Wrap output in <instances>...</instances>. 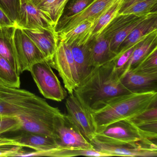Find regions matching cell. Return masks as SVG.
Instances as JSON below:
<instances>
[{
    "mask_svg": "<svg viewBox=\"0 0 157 157\" xmlns=\"http://www.w3.org/2000/svg\"><path fill=\"white\" fill-rule=\"evenodd\" d=\"M130 92L122 84L112 59L94 68L80 81L73 93L92 113L102 108L113 97Z\"/></svg>",
    "mask_w": 157,
    "mask_h": 157,
    "instance_id": "1",
    "label": "cell"
},
{
    "mask_svg": "<svg viewBox=\"0 0 157 157\" xmlns=\"http://www.w3.org/2000/svg\"><path fill=\"white\" fill-rule=\"evenodd\" d=\"M157 102V92L132 93L116 96L91 113L96 134L114 122L130 118Z\"/></svg>",
    "mask_w": 157,
    "mask_h": 157,
    "instance_id": "2",
    "label": "cell"
},
{
    "mask_svg": "<svg viewBox=\"0 0 157 157\" xmlns=\"http://www.w3.org/2000/svg\"><path fill=\"white\" fill-rule=\"evenodd\" d=\"M45 99L20 88L0 85V116L37 117L59 112Z\"/></svg>",
    "mask_w": 157,
    "mask_h": 157,
    "instance_id": "3",
    "label": "cell"
},
{
    "mask_svg": "<svg viewBox=\"0 0 157 157\" xmlns=\"http://www.w3.org/2000/svg\"><path fill=\"white\" fill-rule=\"evenodd\" d=\"M157 133L142 130L129 118L114 122L96 133L94 140L106 145H157Z\"/></svg>",
    "mask_w": 157,
    "mask_h": 157,
    "instance_id": "4",
    "label": "cell"
},
{
    "mask_svg": "<svg viewBox=\"0 0 157 157\" xmlns=\"http://www.w3.org/2000/svg\"><path fill=\"white\" fill-rule=\"evenodd\" d=\"M53 128L54 139L60 148L94 149L66 114L60 112L55 116Z\"/></svg>",
    "mask_w": 157,
    "mask_h": 157,
    "instance_id": "5",
    "label": "cell"
},
{
    "mask_svg": "<svg viewBox=\"0 0 157 157\" xmlns=\"http://www.w3.org/2000/svg\"><path fill=\"white\" fill-rule=\"evenodd\" d=\"M29 71L40 93L45 98L57 101H61L66 98L67 91L47 60L36 63Z\"/></svg>",
    "mask_w": 157,
    "mask_h": 157,
    "instance_id": "6",
    "label": "cell"
},
{
    "mask_svg": "<svg viewBox=\"0 0 157 157\" xmlns=\"http://www.w3.org/2000/svg\"><path fill=\"white\" fill-rule=\"evenodd\" d=\"M48 62L57 71L69 94L73 93L79 84L80 80L69 45L59 41L54 56Z\"/></svg>",
    "mask_w": 157,
    "mask_h": 157,
    "instance_id": "7",
    "label": "cell"
},
{
    "mask_svg": "<svg viewBox=\"0 0 157 157\" xmlns=\"http://www.w3.org/2000/svg\"><path fill=\"white\" fill-rule=\"evenodd\" d=\"M13 42L21 74L25 71H29L36 63L46 60L33 42L22 29L17 26L13 34Z\"/></svg>",
    "mask_w": 157,
    "mask_h": 157,
    "instance_id": "8",
    "label": "cell"
},
{
    "mask_svg": "<svg viewBox=\"0 0 157 157\" xmlns=\"http://www.w3.org/2000/svg\"><path fill=\"white\" fill-rule=\"evenodd\" d=\"M67 115L78 128L83 136L91 143L96 135V129L91 113L83 105L74 94H69L66 99Z\"/></svg>",
    "mask_w": 157,
    "mask_h": 157,
    "instance_id": "9",
    "label": "cell"
},
{
    "mask_svg": "<svg viewBox=\"0 0 157 157\" xmlns=\"http://www.w3.org/2000/svg\"><path fill=\"white\" fill-rule=\"evenodd\" d=\"M116 0H94L85 10L75 16L70 17L62 22L57 24L55 28L57 35L65 33L86 20L98 21L105 11Z\"/></svg>",
    "mask_w": 157,
    "mask_h": 157,
    "instance_id": "10",
    "label": "cell"
},
{
    "mask_svg": "<svg viewBox=\"0 0 157 157\" xmlns=\"http://www.w3.org/2000/svg\"><path fill=\"white\" fill-rule=\"evenodd\" d=\"M17 27L21 29L45 28L55 29L49 18L33 3L32 0H20Z\"/></svg>",
    "mask_w": 157,
    "mask_h": 157,
    "instance_id": "11",
    "label": "cell"
},
{
    "mask_svg": "<svg viewBox=\"0 0 157 157\" xmlns=\"http://www.w3.org/2000/svg\"><path fill=\"white\" fill-rule=\"evenodd\" d=\"M91 143L94 150L106 153L110 157H157V146L144 144L113 146L103 144L94 140Z\"/></svg>",
    "mask_w": 157,
    "mask_h": 157,
    "instance_id": "12",
    "label": "cell"
},
{
    "mask_svg": "<svg viewBox=\"0 0 157 157\" xmlns=\"http://www.w3.org/2000/svg\"><path fill=\"white\" fill-rule=\"evenodd\" d=\"M121 82L130 92H157V72L130 70L122 76Z\"/></svg>",
    "mask_w": 157,
    "mask_h": 157,
    "instance_id": "13",
    "label": "cell"
},
{
    "mask_svg": "<svg viewBox=\"0 0 157 157\" xmlns=\"http://www.w3.org/2000/svg\"><path fill=\"white\" fill-rule=\"evenodd\" d=\"M22 29L40 49L46 60L50 61L54 56L59 43L55 29L42 27Z\"/></svg>",
    "mask_w": 157,
    "mask_h": 157,
    "instance_id": "14",
    "label": "cell"
},
{
    "mask_svg": "<svg viewBox=\"0 0 157 157\" xmlns=\"http://www.w3.org/2000/svg\"><path fill=\"white\" fill-rule=\"evenodd\" d=\"M156 30H157V13H151L142 20L122 42L116 56L124 53Z\"/></svg>",
    "mask_w": 157,
    "mask_h": 157,
    "instance_id": "15",
    "label": "cell"
},
{
    "mask_svg": "<svg viewBox=\"0 0 157 157\" xmlns=\"http://www.w3.org/2000/svg\"><path fill=\"white\" fill-rule=\"evenodd\" d=\"M21 131V132L20 134L12 137L18 146L42 152L59 148L52 137L33 132Z\"/></svg>",
    "mask_w": 157,
    "mask_h": 157,
    "instance_id": "16",
    "label": "cell"
},
{
    "mask_svg": "<svg viewBox=\"0 0 157 157\" xmlns=\"http://www.w3.org/2000/svg\"><path fill=\"white\" fill-rule=\"evenodd\" d=\"M92 39L82 44L73 43L70 45L78 71L80 82L86 78L94 68L92 65L91 47Z\"/></svg>",
    "mask_w": 157,
    "mask_h": 157,
    "instance_id": "17",
    "label": "cell"
},
{
    "mask_svg": "<svg viewBox=\"0 0 157 157\" xmlns=\"http://www.w3.org/2000/svg\"><path fill=\"white\" fill-rule=\"evenodd\" d=\"M157 47V30H156L145 36L136 45L130 58L122 71L121 78L126 72L135 68L152 50Z\"/></svg>",
    "mask_w": 157,
    "mask_h": 157,
    "instance_id": "18",
    "label": "cell"
},
{
    "mask_svg": "<svg viewBox=\"0 0 157 157\" xmlns=\"http://www.w3.org/2000/svg\"><path fill=\"white\" fill-rule=\"evenodd\" d=\"M16 26L0 28V56L9 62L16 73L20 76L21 73L13 42V34Z\"/></svg>",
    "mask_w": 157,
    "mask_h": 157,
    "instance_id": "19",
    "label": "cell"
},
{
    "mask_svg": "<svg viewBox=\"0 0 157 157\" xmlns=\"http://www.w3.org/2000/svg\"><path fill=\"white\" fill-rule=\"evenodd\" d=\"M97 21L86 20L65 33L57 35L59 41L70 45L73 43L82 44L88 41L93 28Z\"/></svg>",
    "mask_w": 157,
    "mask_h": 157,
    "instance_id": "20",
    "label": "cell"
},
{
    "mask_svg": "<svg viewBox=\"0 0 157 157\" xmlns=\"http://www.w3.org/2000/svg\"><path fill=\"white\" fill-rule=\"evenodd\" d=\"M90 39L92 65L94 68L112 60L115 56L110 49L109 41L100 36Z\"/></svg>",
    "mask_w": 157,
    "mask_h": 157,
    "instance_id": "21",
    "label": "cell"
},
{
    "mask_svg": "<svg viewBox=\"0 0 157 157\" xmlns=\"http://www.w3.org/2000/svg\"><path fill=\"white\" fill-rule=\"evenodd\" d=\"M32 156H50V157H68L78 156H90V157H110L106 153L97 151L94 149L86 150L81 149H54L49 151H32Z\"/></svg>",
    "mask_w": 157,
    "mask_h": 157,
    "instance_id": "22",
    "label": "cell"
},
{
    "mask_svg": "<svg viewBox=\"0 0 157 157\" xmlns=\"http://www.w3.org/2000/svg\"><path fill=\"white\" fill-rule=\"evenodd\" d=\"M137 17L133 14H118L102 30L98 36L106 39L110 43L118 32Z\"/></svg>",
    "mask_w": 157,
    "mask_h": 157,
    "instance_id": "23",
    "label": "cell"
},
{
    "mask_svg": "<svg viewBox=\"0 0 157 157\" xmlns=\"http://www.w3.org/2000/svg\"><path fill=\"white\" fill-rule=\"evenodd\" d=\"M68 0H40L36 5L51 21L55 27Z\"/></svg>",
    "mask_w": 157,
    "mask_h": 157,
    "instance_id": "24",
    "label": "cell"
},
{
    "mask_svg": "<svg viewBox=\"0 0 157 157\" xmlns=\"http://www.w3.org/2000/svg\"><path fill=\"white\" fill-rule=\"evenodd\" d=\"M124 0H116L115 2L99 18L93 28L89 39L95 38L105 26L118 14Z\"/></svg>",
    "mask_w": 157,
    "mask_h": 157,
    "instance_id": "25",
    "label": "cell"
},
{
    "mask_svg": "<svg viewBox=\"0 0 157 157\" xmlns=\"http://www.w3.org/2000/svg\"><path fill=\"white\" fill-rule=\"evenodd\" d=\"M0 82L9 87L20 88V76L15 72L10 64L0 56Z\"/></svg>",
    "mask_w": 157,
    "mask_h": 157,
    "instance_id": "26",
    "label": "cell"
},
{
    "mask_svg": "<svg viewBox=\"0 0 157 157\" xmlns=\"http://www.w3.org/2000/svg\"><path fill=\"white\" fill-rule=\"evenodd\" d=\"M154 13H157V0H142L124 10L121 14L140 17Z\"/></svg>",
    "mask_w": 157,
    "mask_h": 157,
    "instance_id": "27",
    "label": "cell"
},
{
    "mask_svg": "<svg viewBox=\"0 0 157 157\" xmlns=\"http://www.w3.org/2000/svg\"><path fill=\"white\" fill-rule=\"evenodd\" d=\"M94 0H68L65 5L63 13L59 23L75 16L85 10ZM57 25V24H56Z\"/></svg>",
    "mask_w": 157,
    "mask_h": 157,
    "instance_id": "28",
    "label": "cell"
},
{
    "mask_svg": "<svg viewBox=\"0 0 157 157\" xmlns=\"http://www.w3.org/2000/svg\"><path fill=\"white\" fill-rule=\"evenodd\" d=\"M149 15V14H148ZM148 15L137 17L134 21L128 25L124 28L118 32L110 42V49L115 55H116L118 48L122 42L126 38L127 36L131 33V31Z\"/></svg>",
    "mask_w": 157,
    "mask_h": 157,
    "instance_id": "29",
    "label": "cell"
},
{
    "mask_svg": "<svg viewBox=\"0 0 157 157\" xmlns=\"http://www.w3.org/2000/svg\"><path fill=\"white\" fill-rule=\"evenodd\" d=\"M132 70L149 73L157 72V47L152 50L135 68Z\"/></svg>",
    "mask_w": 157,
    "mask_h": 157,
    "instance_id": "30",
    "label": "cell"
},
{
    "mask_svg": "<svg viewBox=\"0 0 157 157\" xmlns=\"http://www.w3.org/2000/svg\"><path fill=\"white\" fill-rule=\"evenodd\" d=\"M137 126L144 123L157 121V102L140 113L129 118Z\"/></svg>",
    "mask_w": 157,
    "mask_h": 157,
    "instance_id": "31",
    "label": "cell"
},
{
    "mask_svg": "<svg viewBox=\"0 0 157 157\" xmlns=\"http://www.w3.org/2000/svg\"><path fill=\"white\" fill-rule=\"evenodd\" d=\"M21 123L14 116H0V136L9 132L21 131Z\"/></svg>",
    "mask_w": 157,
    "mask_h": 157,
    "instance_id": "32",
    "label": "cell"
},
{
    "mask_svg": "<svg viewBox=\"0 0 157 157\" xmlns=\"http://www.w3.org/2000/svg\"><path fill=\"white\" fill-rule=\"evenodd\" d=\"M20 7V0H0L1 8L16 24Z\"/></svg>",
    "mask_w": 157,
    "mask_h": 157,
    "instance_id": "33",
    "label": "cell"
},
{
    "mask_svg": "<svg viewBox=\"0 0 157 157\" xmlns=\"http://www.w3.org/2000/svg\"><path fill=\"white\" fill-rule=\"evenodd\" d=\"M136 45L131 47L124 53L116 56L113 59V61L114 63L116 69L118 71V73L120 74L121 78V76H122V71L128 61V59L130 58V56L135 49Z\"/></svg>",
    "mask_w": 157,
    "mask_h": 157,
    "instance_id": "34",
    "label": "cell"
},
{
    "mask_svg": "<svg viewBox=\"0 0 157 157\" xmlns=\"http://www.w3.org/2000/svg\"><path fill=\"white\" fill-rule=\"evenodd\" d=\"M27 151L24 150L23 147L13 145L0 146V157H22Z\"/></svg>",
    "mask_w": 157,
    "mask_h": 157,
    "instance_id": "35",
    "label": "cell"
},
{
    "mask_svg": "<svg viewBox=\"0 0 157 157\" xmlns=\"http://www.w3.org/2000/svg\"><path fill=\"white\" fill-rule=\"evenodd\" d=\"M11 26H16V24L0 8V28Z\"/></svg>",
    "mask_w": 157,
    "mask_h": 157,
    "instance_id": "36",
    "label": "cell"
},
{
    "mask_svg": "<svg viewBox=\"0 0 157 157\" xmlns=\"http://www.w3.org/2000/svg\"><path fill=\"white\" fill-rule=\"evenodd\" d=\"M142 130L151 133H157V121L144 123L137 126Z\"/></svg>",
    "mask_w": 157,
    "mask_h": 157,
    "instance_id": "37",
    "label": "cell"
},
{
    "mask_svg": "<svg viewBox=\"0 0 157 157\" xmlns=\"http://www.w3.org/2000/svg\"><path fill=\"white\" fill-rule=\"evenodd\" d=\"M141 1L142 0H124L122 6L118 12V14H121L124 10Z\"/></svg>",
    "mask_w": 157,
    "mask_h": 157,
    "instance_id": "38",
    "label": "cell"
},
{
    "mask_svg": "<svg viewBox=\"0 0 157 157\" xmlns=\"http://www.w3.org/2000/svg\"><path fill=\"white\" fill-rule=\"evenodd\" d=\"M39 1H40V0H32V1L33 2V3L34 4H35L36 5H37V4L38 3V2H39Z\"/></svg>",
    "mask_w": 157,
    "mask_h": 157,
    "instance_id": "39",
    "label": "cell"
},
{
    "mask_svg": "<svg viewBox=\"0 0 157 157\" xmlns=\"http://www.w3.org/2000/svg\"><path fill=\"white\" fill-rule=\"evenodd\" d=\"M2 85H4V84H3V83H2V82H0V85H2Z\"/></svg>",
    "mask_w": 157,
    "mask_h": 157,
    "instance_id": "40",
    "label": "cell"
}]
</instances>
